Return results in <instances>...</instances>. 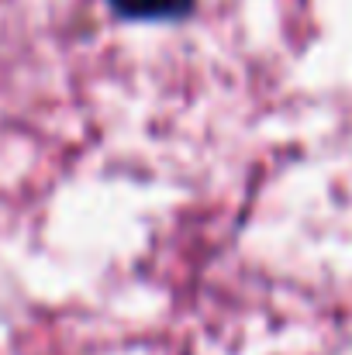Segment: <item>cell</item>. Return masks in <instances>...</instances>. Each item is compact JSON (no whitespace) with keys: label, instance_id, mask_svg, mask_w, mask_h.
<instances>
[{"label":"cell","instance_id":"6da1fadb","mask_svg":"<svg viewBox=\"0 0 352 355\" xmlns=\"http://www.w3.org/2000/svg\"><path fill=\"white\" fill-rule=\"evenodd\" d=\"M121 17L135 21H176L194 10L197 0H108Z\"/></svg>","mask_w":352,"mask_h":355}]
</instances>
